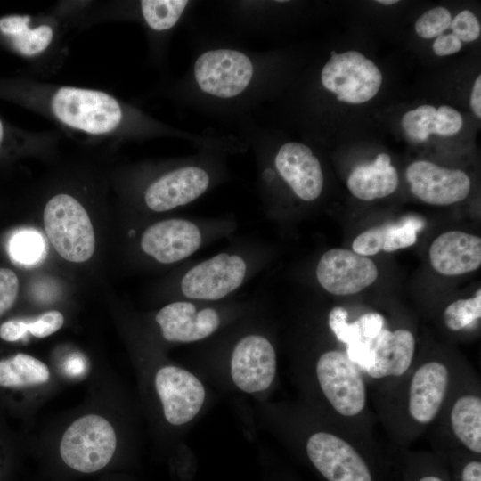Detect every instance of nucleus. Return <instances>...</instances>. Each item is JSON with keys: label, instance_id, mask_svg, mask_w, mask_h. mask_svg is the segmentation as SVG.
<instances>
[{"label": "nucleus", "instance_id": "1", "mask_svg": "<svg viewBox=\"0 0 481 481\" xmlns=\"http://www.w3.org/2000/svg\"><path fill=\"white\" fill-rule=\"evenodd\" d=\"M459 361L444 355L417 357L396 384L371 396L377 420L394 447L408 448L433 427L449 394Z\"/></svg>", "mask_w": 481, "mask_h": 481}, {"label": "nucleus", "instance_id": "2", "mask_svg": "<svg viewBox=\"0 0 481 481\" xmlns=\"http://www.w3.org/2000/svg\"><path fill=\"white\" fill-rule=\"evenodd\" d=\"M433 426L436 427L432 440L434 451L460 449L481 456L480 379L475 369L461 359Z\"/></svg>", "mask_w": 481, "mask_h": 481}, {"label": "nucleus", "instance_id": "3", "mask_svg": "<svg viewBox=\"0 0 481 481\" xmlns=\"http://www.w3.org/2000/svg\"><path fill=\"white\" fill-rule=\"evenodd\" d=\"M264 263L261 253L224 251L192 265L178 289L189 300L216 302L237 291Z\"/></svg>", "mask_w": 481, "mask_h": 481}, {"label": "nucleus", "instance_id": "4", "mask_svg": "<svg viewBox=\"0 0 481 481\" xmlns=\"http://www.w3.org/2000/svg\"><path fill=\"white\" fill-rule=\"evenodd\" d=\"M260 74L258 62L250 54L231 47L202 52L194 61L191 78L200 94L221 102L246 96Z\"/></svg>", "mask_w": 481, "mask_h": 481}, {"label": "nucleus", "instance_id": "5", "mask_svg": "<svg viewBox=\"0 0 481 481\" xmlns=\"http://www.w3.org/2000/svg\"><path fill=\"white\" fill-rule=\"evenodd\" d=\"M235 227L232 221L169 218L148 226L140 239V248L159 264L181 262L207 243L227 234Z\"/></svg>", "mask_w": 481, "mask_h": 481}, {"label": "nucleus", "instance_id": "6", "mask_svg": "<svg viewBox=\"0 0 481 481\" xmlns=\"http://www.w3.org/2000/svg\"><path fill=\"white\" fill-rule=\"evenodd\" d=\"M50 108L61 124L91 135L113 132L124 119L116 98L93 89L61 86L52 95Z\"/></svg>", "mask_w": 481, "mask_h": 481}, {"label": "nucleus", "instance_id": "7", "mask_svg": "<svg viewBox=\"0 0 481 481\" xmlns=\"http://www.w3.org/2000/svg\"><path fill=\"white\" fill-rule=\"evenodd\" d=\"M48 240L67 261L82 263L93 256L95 249L94 231L82 204L69 194L52 197L43 214Z\"/></svg>", "mask_w": 481, "mask_h": 481}, {"label": "nucleus", "instance_id": "8", "mask_svg": "<svg viewBox=\"0 0 481 481\" xmlns=\"http://www.w3.org/2000/svg\"><path fill=\"white\" fill-rule=\"evenodd\" d=\"M116 445L111 424L102 416L88 414L76 420L67 428L61 440L60 454L69 468L93 473L110 461Z\"/></svg>", "mask_w": 481, "mask_h": 481}, {"label": "nucleus", "instance_id": "9", "mask_svg": "<svg viewBox=\"0 0 481 481\" xmlns=\"http://www.w3.org/2000/svg\"><path fill=\"white\" fill-rule=\"evenodd\" d=\"M371 359L363 373L371 396L396 384L417 358L415 337L406 328L384 327L371 341Z\"/></svg>", "mask_w": 481, "mask_h": 481}, {"label": "nucleus", "instance_id": "10", "mask_svg": "<svg viewBox=\"0 0 481 481\" xmlns=\"http://www.w3.org/2000/svg\"><path fill=\"white\" fill-rule=\"evenodd\" d=\"M213 167L202 160H189L152 180L143 201L153 212H166L188 205L207 192L216 180Z\"/></svg>", "mask_w": 481, "mask_h": 481}, {"label": "nucleus", "instance_id": "11", "mask_svg": "<svg viewBox=\"0 0 481 481\" xmlns=\"http://www.w3.org/2000/svg\"><path fill=\"white\" fill-rule=\"evenodd\" d=\"M383 76L378 66L357 51L331 52L321 71V83L337 99L351 104L364 103L379 91Z\"/></svg>", "mask_w": 481, "mask_h": 481}, {"label": "nucleus", "instance_id": "12", "mask_svg": "<svg viewBox=\"0 0 481 481\" xmlns=\"http://www.w3.org/2000/svg\"><path fill=\"white\" fill-rule=\"evenodd\" d=\"M262 177L279 176L299 200H317L323 189L324 177L318 158L302 143L281 144L273 158V164L261 170Z\"/></svg>", "mask_w": 481, "mask_h": 481}, {"label": "nucleus", "instance_id": "13", "mask_svg": "<svg viewBox=\"0 0 481 481\" xmlns=\"http://www.w3.org/2000/svg\"><path fill=\"white\" fill-rule=\"evenodd\" d=\"M372 260L346 249L326 251L318 261L315 275L321 287L337 296L354 295L378 278Z\"/></svg>", "mask_w": 481, "mask_h": 481}, {"label": "nucleus", "instance_id": "14", "mask_svg": "<svg viewBox=\"0 0 481 481\" xmlns=\"http://www.w3.org/2000/svg\"><path fill=\"white\" fill-rule=\"evenodd\" d=\"M200 301L178 300L163 306L155 315L164 339L189 343L204 339L216 332L221 323V312Z\"/></svg>", "mask_w": 481, "mask_h": 481}, {"label": "nucleus", "instance_id": "15", "mask_svg": "<svg viewBox=\"0 0 481 481\" xmlns=\"http://www.w3.org/2000/svg\"><path fill=\"white\" fill-rule=\"evenodd\" d=\"M276 373V353L270 340L260 334L241 338L231 358V374L244 392L255 393L270 387Z\"/></svg>", "mask_w": 481, "mask_h": 481}, {"label": "nucleus", "instance_id": "16", "mask_svg": "<svg viewBox=\"0 0 481 481\" xmlns=\"http://www.w3.org/2000/svg\"><path fill=\"white\" fill-rule=\"evenodd\" d=\"M405 177L411 192L430 205H451L464 200L470 192V179L465 172L430 161L412 162L406 168Z\"/></svg>", "mask_w": 481, "mask_h": 481}, {"label": "nucleus", "instance_id": "17", "mask_svg": "<svg viewBox=\"0 0 481 481\" xmlns=\"http://www.w3.org/2000/svg\"><path fill=\"white\" fill-rule=\"evenodd\" d=\"M155 387L164 415L173 425H183L192 420L205 399L201 382L188 371L176 366L160 368L155 376Z\"/></svg>", "mask_w": 481, "mask_h": 481}, {"label": "nucleus", "instance_id": "18", "mask_svg": "<svg viewBox=\"0 0 481 481\" xmlns=\"http://www.w3.org/2000/svg\"><path fill=\"white\" fill-rule=\"evenodd\" d=\"M428 255L432 267L440 274L470 273L481 265V239L461 231L446 232L433 240Z\"/></svg>", "mask_w": 481, "mask_h": 481}, {"label": "nucleus", "instance_id": "19", "mask_svg": "<svg viewBox=\"0 0 481 481\" xmlns=\"http://www.w3.org/2000/svg\"><path fill=\"white\" fill-rule=\"evenodd\" d=\"M399 183L396 168L387 153H379L371 163L355 167L347 178V188L357 199L373 200L392 194Z\"/></svg>", "mask_w": 481, "mask_h": 481}, {"label": "nucleus", "instance_id": "20", "mask_svg": "<svg viewBox=\"0 0 481 481\" xmlns=\"http://www.w3.org/2000/svg\"><path fill=\"white\" fill-rule=\"evenodd\" d=\"M393 448L390 457L403 481H452L448 463L439 452Z\"/></svg>", "mask_w": 481, "mask_h": 481}, {"label": "nucleus", "instance_id": "21", "mask_svg": "<svg viewBox=\"0 0 481 481\" xmlns=\"http://www.w3.org/2000/svg\"><path fill=\"white\" fill-rule=\"evenodd\" d=\"M29 16H8L0 19V31L8 36L14 48L25 56L43 53L52 43L53 29L49 25L29 27Z\"/></svg>", "mask_w": 481, "mask_h": 481}, {"label": "nucleus", "instance_id": "22", "mask_svg": "<svg viewBox=\"0 0 481 481\" xmlns=\"http://www.w3.org/2000/svg\"><path fill=\"white\" fill-rule=\"evenodd\" d=\"M50 377L48 367L40 360L19 353L0 361V387H20L45 383Z\"/></svg>", "mask_w": 481, "mask_h": 481}, {"label": "nucleus", "instance_id": "23", "mask_svg": "<svg viewBox=\"0 0 481 481\" xmlns=\"http://www.w3.org/2000/svg\"><path fill=\"white\" fill-rule=\"evenodd\" d=\"M63 322L62 314L56 310L45 312L31 322L10 320L0 326V338L5 341L14 342L29 332L36 338H43L59 330Z\"/></svg>", "mask_w": 481, "mask_h": 481}, {"label": "nucleus", "instance_id": "24", "mask_svg": "<svg viewBox=\"0 0 481 481\" xmlns=\"http://www.w3.org/2000/svg\"><path fill=\"white\" fill-rule=\"evenodd\" d=\"M190 5L185 0H143L141 13L147 26L155 31H167L175 27Z\"/></svg>", "mask_w": 481, "mask_h": 481}, {"label": "nucleus", "instance_id": "25", "mask_svg": "<svg viewBox=\"0 0 481 481\" xmlns=\"http://www.w3.org/2000/svg\"><path fill=\"white\" fill-rule=\"evenodd\" d=\"M444 326L452 332H461L477 328L481 318V290L474 297L458 299L449 304L443 312Z\"/></svg>", "mask_w": 481, "mask_h": 481}, {"label": "nucleus", "instance_id": "26", "mask_svg": "<svg viewBox=\"0 0 481 481\" xmlns=\"http://www.w3.org/2000/svg\"><path fill=\"white\" fill-rule=\"evenodd\" d=\"M422 227L423 222L412 216L396 224L382 225V250L393 252L413 245L417 240V232Z\"/></svg>", "mask_w": 481, "mask_h": 481}, {"label": "nucleus", "instance_id": "27", "mask_svg": "<svg viewBox=\"0 0 481 481\" xmlns=\"http://www.w3.org/2000/svg\"><path fill=\"white\" fill-rule=\"evenodd\" d=\"M436 108L423 104L404 113L402 127L406 137L413 143L427 141L433 133Z\"/></svg>", "mask_w": 481, "mask_h": 481}, {"label": "nucleus", "instance_id": "28", "mask_svg": "<svg viewBox=\"0 0 481 481\" xmlns=\"http://www.w3.org/2000/svg\"><path fill=\"white\" fill-rule=\"evenodd\" d=\"M45 243L37 232L23 231L16 233L10 243L12 257L20 263L32 265L44 256Z\"/></svg>", "mask_w": 481, "mask_h": 481}, {"label": "nucleus", "instance_id": "29", "mask_svg": "<svg viewBox=\"0 0 481 481\" xmlns=\"http://www.w3.org/2000/svg\"><path fill=\"white\" fill-rule=\"evenodd\" d=\"M328 327L336 340L344 347L363 343L357 321H348V311L340 306H334L328 314Z\"/></svg>", "mask_w": 481, "mask_h": 481}, {"label": "nucleus", "instance_id": "30", "mask_svg": "<svg viewBox=\"0 0 481 481\" xmlns=\"http://www.w3.org/2000/svg\"><path fill=\"white\" fill-rule=\"evenodd\" d=\"M452 20L448 9L442 6L434 7L418 18L414 25L415 31L422 38H435L450 28Z\"/></svg>", "mask_w": 481, "mask_h": 481}, {"label": "nucleus", "instance_id": "31", "mask_svg": "<svg viewBox=\"0 0 481 481\" xmlns=\"http://www.w3.org/2000/svg\"><path fill=\"white\" fill-rule=\"evenodd\" d=\"M450 29L461 42L477 40L481 32V26L477 16L469 10L460 12L452 20Z\"/></svg>", "mask_w": 481, "mask_h": 481}, {"label": "nucleus", "instance_id": "32", "mask_svg": "<svg viewBox=\"0 0 481 481\" xmlns=\"http://www.w3.org/2000/svg\"><path fill=\"white\" fill-rule=\"evenodd\" d=\"M463 126L461 113L448 105L436 109L433 133L442 136H452L459 133Z\"/></svg>", "mask_w": 481, "mask_h": 481}, {"label": "nucleus", "instance_id": "33", "mask_svg": "<svg viewBox=\"0 0 481 481\" xmlns=\"http://www.w3.org/2000/svg\"><path fill=\"white\" fill-rule=\"evenodd\" d=\"M353 251L361 256H374L383 249L381 226L371 227L360 233L352 243Z\"/></svg>", "mask_w": 481, "mask_h": 481}, {"label": "nucleus", "instance_id": "34", "mask_svg": "<svg viewBox=\"0 0 481 481\" xmlns=\"http://www.w3.org/2000/svg\"><path fill=\"white\" fill-rule=\"evenodd\" d=\"M19 293V279L9 268H0V316L16 301Z\"/></svg>", "mask_w": 481, "mask_h": 481}, {"label": "nucleus", "instance_id": "35", "mask_svg": "<svg viewBox=\"0 0 481 481\" xmlns=\"http://www.w3.org/2000/svg\"><path fill=\"white\" fill-rule=\"evenodd\" d=\"M363 342L371 348V341L378 336L380 330L386 327L385 317L378 312H367L361 314L357 319Z\"/></svg>", "mask_w": 481, "mask_h": 481}, {"label": "nucleus", "instance_id": "36", "mask_svg": "<svg viewBox=\"0 0 481 481\" xmlns=\"http://www.w3.org/2000/svg\"><path fill=\"white\" fill-rule=\"evenodd\" d=\"M461 49V41L452 33L442 34L436 37L433 51L437 56H447Z\"/></svg>", "mask_w": 481, "mask_h": 481}, {"label": "nucleus", "instance_id": "37", "mask_svg": "<svg viewBox=\"0 0 481 481\" xmlns=\"http://www.w3.org/2000/svg\"><path fill=\"white\" fill-rule=\"evenodd\" d=\"M470 106L475 115L481 118V76H478L473 85L470 95Z\"/></svg>", "mask_w": 481, "mask_h": 481}, {"label": "nucleus", "instance_id": "38", "mask_svg": "<svg viewBox=\"0 0 481 481\" xmlns=\"http://www.w3.org/2000/svg\"><path fill=\"white\" fill-rule=\"evenodd\" d=\"M376 2L381 4H394L398 3L397 0H379Z\"/></svg>", "mask_w": 481, "mask_h": 481}, {"label": "nucleus", "instance_id": "39", "mask_svg": "<svg viewBox=\"0 0 481 481\" xmlns=\"http://www.w3.org/2000/svg\"><path fill=\"white\" fill-rule=\"evenodd\" d=\"M3 138H4V126H3L2 121L0 120V147L3 142Z\"/></svg>", "mask_w": 481, "mask_h": 481}]
</instances>
